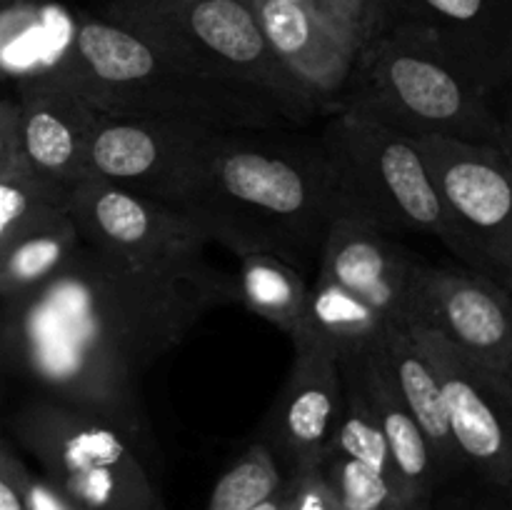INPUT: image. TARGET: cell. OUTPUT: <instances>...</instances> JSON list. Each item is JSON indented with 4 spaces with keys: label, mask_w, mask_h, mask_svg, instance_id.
I'll list each match as a JSON object with an SVG mask.
<instances>
[{
    "label": "cell",
    "mask_w": 512,
    "mask_h": 510,
    "mask_svg": "<svg viewBox=\"0 0 512 510\" xmlns=\"http://www.w3.org/2000/svg\"><path fill=\"white\" fill-rule=\"evenodd\" d=\"M268 443H253L215 483L205 510H250L283 485Z\"/></svg>",
    "instance_id": "7402d4cb"
},
{
    "label": "cell",
    "mask_w": 512,
    "mask_h": 510,
    "mask_svg": "<svg viewBox=\"0 0 512 510\" xmlns=\"http://www.w3.org/2000/svg\"><path fill=\"white\" fill-rule=\"evenodd\" d=\"M408 325L438 375L450 433L465 465L493 490H512V380L435 330Z\"/></svg>",
    "instance_id": "7c38bea8"
},
{
    "label": "cell",
    "mask_w": 512,
    "mask_h": 510,
    "mask_svg": "<svg viewBox=\"0 0 512 510\" xmlns=\"http://www.w3.org/2000/svg\"><path fill=\"white\" fill-rule=\"evenodd\" d=\"M38 3H48V0H0V13L10 8H18V5H38Z\"/></svg>",
    "instance_id": "e575fe53"
},
{
    "label": "cell",
    "mask_w": 512,
    "mask_h": 510,
    "mask_svg": "<svg viewBox=\"0 0 512 510\" xmlns=\"http://www.w3.org/2000/svg\"><path fill=\"white\" fill-rule=\"evenodd\" d=\"M68 210V195L33 175L23 160L0 170V250L48 210Z\"/></svg>",
    "instance_id": "603a6c76"
},
{
    "label": "cell",
    "mask_w": 512,
    "mask_h": 510,
    "mask_svg": "<svg viewBox=\"0 0 512 510\" xmlns=\"http://www.w3.org/2000/svg\"><path fill=\"white\" fill-rule=\"evenodd\" d=\"M235 288L213 268L143 270L80 243L45 288L15 303L10 343L53 400L143 435L140 375Z\"/></svg>",
    "instance_id": "6da1fadb"
},
{
    "label": "cell",
    "mask_w": 512,
    "mask_h": 510,
    "mask_svg": "<svg viewBox=\"0 0 512 510\" xmlns=\"http://www.w3.org/2000/svg\"><path fill=\"white\" fill-rule=\"evenodd\" d=\"M438 510H475V503H473V500L455 498V500H448V503L440 505Z\"/></svg>",
    "instance_id": "836d02e7"
},
{
    "label": "cell",
    "mask_w": 512,
    "mask_h": 510,
    "mask_svg": "<svg viewBox=\"0 0 512 510\" xmlns=\"http://www.w3.org/2000/svg\"><path fill=\"white\" fill-rule=\"evenodd\" d=\"M350 360L358 368L360 383H363L375 418H378L390 465H393L400 510H433L435 488L443 480L435 468L433 450H430L423 430L400 400L393 380L388 378L373 348Z\"/></svg>",
    "instance_id": "ac0fdd59"
},
{
    "label": "cell",
    "mask_w": 512,
    "mask_h": 510,
    "mask_svg": "<svg viewBox=\"0 0 512 510\" xmlns=\"http://www.w3.org/2000/svg\"><path fill=\"white\" fill-rule=\"evenodd\" d=\"M223 128L168 115L100 113L85 173L175 208Z\"/></svg>",
    "instance_id": "9c48e42d"
},
{
    "label": "cell",
    "mask_w": 512,
    "mask_h": 510,
    "mask_svg": "<svg viewBox=\"0 0 512 510\" xmlns=\"http://www.w3.org/2000/svg\"><path fill=\"white\" fill-rule=\"evenodd\" d=\"M383 28L433 45L493 98L512 73V0H388Z\"/></svg>",
    "instance_id": "5bb4252c"
},
{
    "label": "cell",
    "mask_w": 512,
    "mask_h": 510,
    "mask_svg": "<svg viewBox=\"0 0 512 510\" xmlns=\"http://www.w3.org/2000/svg\"><path fill=\"white\" fill-rule=\"evenodd\" d=\"M18 158V105L15 98H0V170Z\"/></svg>",
    "instance_id": "f1b7e54d"
},
{
    "label": "cell",
    "mask_w": 512,
    "mask_h": 510,
    "mask_svg": "<svg viewBox=\"0 0 512 510\" xmlns=\"http://www.w3.org/2000/svg\"><path fill=\"white\" fill-rule=\"evenodd\" d=\"M80 243L68 210L40 215L0 250V300L20 303L38 293L65 268Z\"/></svg>",
    "instance_id": "ffe728a7"
},
{
    "label": "cell",
    "mask_w": 512,
    "mask_h": 510,
    "mask_svg": "<svg viewBox=\"0 0 512 510\" xmlns=\"http://www.w3.org/2000/svg\"><path fill=\"white\" fill-rule=\"evenodd\" d=\"M318 465L343 510H400L388 475L365 460L325 448Z\"/></svg>",
    "instance_id": "cb8c5ba5"
},
{
    "label": "cell",
    "mask_w": 512,
    "mask_h": 510,
    "mask_svg": "<svg viewBox=\"0 0 512 510\" xmlns=\"http://www.w3.org/2000/svg\"><path fill=\"white\" fill-rule=\"evenodd\" d=\"M80 240L143 270L195 273L208 268L205 238L173 208L100 178H83L68 195Z\"/></svg>",
    "instance_id": "30bf717a"
},
{
    "label": "cell",
    "mask_w": 512,
    "mask_h": 510,
    "mask_svg": "<svg viewBox=\"0 0 512 510\" xmlns=\"http://www.w3.org/2000/svg\"><path fill=\"white\" fill-rule=\"evenodd\" d=\"M308 290L305 273L275 255L255 253L240 258L235 298L243 300L255 315L268 320L290 338L303 328Z\"/></svg>",
    "instance_id": "44dd1931"
},
{
    "label": "cell",
    "mask_w": 512,
    "mask_h": 510,
    "mask_svg": "<svg viewBox=\"0 0 512 510\" xmlns=\"http://www.w3.org/2000/svg\"><path fill=\"white\" fill-rule=\"evenodd\" d=\"M28 475L23 460L0 440V510H30Z\"/></svg>",
    "instance_id": "484cf974"
},
{
    "label": "cell",
    "mask_w": 512,
    "mask_h": 510,
    "mask_svg": "<svg viewBox=\"0 0 512 510\" xmlns=\"http://www.w3.org/2000/svg\"><path fill=\"white\" fill-rule=\"evenodd\" d=\"M370 348L375 350L378 360L383 363L385 373L393 380L400 400L415 423L423 430L430 450H433L435 468H438L440 480L453 478L460 470H465L463 455L455 445L453 433H450L448 413H445L443 390H440L438 375H435L433 363L418 340L413 338V330L408 323H395L383 330L378 340Z\"/></svg>",
    "instance_id": "d6986e66"
},
{
    "label": "cell",
    "mask_w": 512,
    "mask_h": 510,
    "mask_svg": "<svg viewBox=\"0 0 512 510\" xmlns=\"http://www.w3.org/2000/svg\"><path fill=\"white\" fill-rule=\"evenodd\" d=\"M420 260L360 215H340L320 250L303 328L335 360L358 358L388 325L408 323L410 285Z\"/></svg>",
    "instance_id": "52a82bcc"
},
{
    "label": "cell",
    "mask_w": 512,
    "mask_h": 510,
    "mask_svg": "<svg viewBox=\"0 0 512 510\" xmlns=\"http://www.w3.org/2000/svg\"><path fill=\"white\" fill-rule=\"evenodd\" d=\"M408 323L435 330L512 380V300L495 278L420 260L410 285Z\"/></svg>",
    "instance_id": "4fadbf2b"
},
{
    "label": "cell",
    "mask_w": 512,
    "mask_h": 510,
    "mask_svg": "<svg viewBox=\"0 0 512 510\" xmlns=\"http://www.w3.org/2000/svg\"><path fill=\"white\" fill-rule=\"evenodd\" d=\"M293 345V368L270 410V440L290 470L320 463L345 400L338 360L308 338Z\"/></svg>",
    "instance_id": "2e32d148"
},
{
    "label": "cell",
    "mask_w": 512,
    "mask_h": 510,
    "mask_svg": "<svg viewBox=\"0 0 512 510\" xmlns=\"http://www.w3.org/2000/svg\"><path fill=\"white\" fill-rule=\"evenodd\" d=\"M145 3H163V5H188V3H203V0H145Z\"/></svg>",
    "instance_id": "d590c367"
},
{
    "label": "cell",
    "mask_w": 512,
    "mask_h": 510,
    "mask_svg": "<svg viewBox=\"0 0 512 510\" xmlns=\"http://www.w3.org/2000/svg\"><path fill=\"white\" fill-rule=\"evenodd\" d=\"M205 243L275 255L308 275L330 225L353 213L318 143L280 130H220L175 205Z\"/></svg>",
    "instance_id": "7a4b0ae2"
},
{
    "label": "cell",
    "mask_w": 512,
    "mask_h": 510,
    "mask_svg": "<svg viewBox=\"0 0 512 510\" xmlns=\"http://www.w3.org/2000/svg\"><path fill=\"white\" fill-rule=\"evenodd\" d=\"M273 53L338 110L360 43L290 0H248Z\"/></svg>",
    "instance_id": "e0dca14e"
},
{
    "label": "cell",
    "mask_w": 512,
    "mask_h": 510,
    "mask_svg": "<svg viewBox=\"0 0 512 510\" xmlns=\"http://www.w3.org/2000/svg\"><path fill=\"white\" fill-rule=\"evenodd\" d=\"M508 88H510V103H508V110H505V115H500V123H503V153L508 155L510 165H512V73H510V80H508Z\"/></svg>",
    "instance_id": "1f68e13d"
},
{
    "label": "cell",
    "mask_w": 512,
    "mask_h": 510,
    "mask_svg": "<svg viewBox=\"0 0 512 510\" xmlns=\"http://www.w3.org/2000/svg\"><path fill=\"white\" fill-rule=\"evenodd\" d=\"M20 443L63 495L85 510H165L133 448L110 420L60 400H38L15 420Z\"/></svg>",
    "instance_id": "ba28073f"
},
{
    "label": "cell",
    "mask_w": 512,
    "mask_h": 510,
    "mask_svg": "<svg viewBox=\"0 0 512 510\" xmlns=\"http://www.w3.org/2000/svg\"><path fill=\"white\" fill-rule=\"evenodd\" d=\"M50 65L100 113L168 115L223 130H280L290 123L265 95L190 73L103 15L80 13Z\"/></svg>",
    "instance_id": "3957f363"
},
{
    "label": "cell",
    "mask_w": 512,
    "mask_h": 510,
    "mask_svg": "<svg viewBox=\"0 0 512 510\" xmlns=\"http://www.w3.org/2000/svg\"><path fill=\"white\" fill-rule=\"evenodd\" d=\"M283 488L285 510H343L320 465L290 470Z\"/></svg>",
    "instance_id": "d4e9b609"
},
{
    "label": "cell",
    "mask_w": 512,
    "mask_h": 510,
    "mask_svg": "<svg viewBox=\"0 0 512 510\" xmlns=\"http://www.w3.org/2000/svg\"><path fill=\"white\" fill-rule=\"evenodd\" d=\"M453 223L478 250L490 278H512V165L498 145L415 138Z\"/></svg>",
    "instance_id": "8fae6325"
},
{
    "label": "cell",
    "mask_w": 512,
    "mask_h": 510,
    "mask_svg": "<svg viewBox=\"0 0 512 510\" xmlns=\"http://www.w3.org/2000/svg\"><path fill=\"white\" fill-rule=\"evenodd\" d=\"M283 483H285V480H283ZM250 510H285V488H283V485H280L278 493H273L270 498L260 500V503L253 505Z\"/></svg>",
    "instance_id": "d6a6232c"
},
{
    "label": "cell",
    "mask_w": 512,
    "mask_h": 510,
    "mask_svg": "<svg viewBox=\"0 0 512 510\" xmlns=\"http://www.w3.org/2000/svg\"><path fill=\"white\" fill-rule=\"evenodd\" d=\"M490 95L405 28H383L358 50L338 108L358 110L408 138L503 145ZM503 150V148H500Z\"/></svg>",
    "instance_id": "5b68a950"
},
{
    "label": "cell",
    "mask_w": 512,
    "mask_h": 510,
    "mask_svg": "<svg viewBox=\"0 0 512 510\" xmlns=\"http://www.w3.org/2000/svg\"><path fill=\"white\" fill-rule=\"evenodd\" d=\"M345 5L353 13V20L358 25V33L363 43L383 30L385 13H388V0H345Z\"/></svg>",
    "instance_id": "f546056e"
},
{
    "label": "cell",
    "mask_w": 512,
    "mask_h": 510,
    "mask_svg": "<svg viewBox=\"0 0 512 510\" xmlns=\"http://www.w3.org/2000/svg\"><path fill=\"white\" fill-rule=\"evenodd\" d=\"M28 508L30 510H85L60 493L43 475H28Z\"/></svg>",
    "instance_id": "83f0119b"
},
{
    "label": "cell",
    "mask_w": 512,
    "mask_h": 510,
    "mask_svg": "<svg viewBox=\"0 0 512 510\" xmlns=\"http://www.w3.org/2000/svg\"><path fill=\"white\" fill-rule=\"evenodd\" d=\"M290 3L310 10V13L318 15L320 20L333 25L335 30H340V33L345 35H353V38L363 45V40H360V33H358V25H355L353 13H350V8L345 5V0H290Z\"/></svg>",
    "instance_id": "4316f807"
},
{
    "label": "cell",
    "mask_w": 512,
    "mask_h": 510,
    "mask_svg": "<svg viewBox=\"0 0 512 510\" xmlns=\"http://www.w3.org/2000/svg\"><path fill=\"white\" fill-rule=\"evenodd\" d=\"M100 15L148 40L190 73L265 95L290 123H308L335 110L273 53L248 0L188 5L108 0Z\"/></svg>",
    "instance_id": "277c9868"
},
{
    "label": "cell",
    "mask_w": 512,
    "mask_h": 510,
    "mask_svg": "<svg viewBox=\"0 0 512 510\" xmlns=\"http://www.w3.org/2000/svg\"><path fill=\"white\" fill-rule=\"evenodd\" d=\"M18 155L33 175L58 193L88 178L85 150L98 108L53 65L18 78Z\"/></svg>",
    "instance_id": "9a60e30c"
},
{
    "label": "cell",
    "mask_w": 512,
    "mask_h": 510,
    "mask_svg": "<svg viewBox=\"0 0 512 510\" xmlns=\"http://www.w3.org/2000/svg\"><path fill=\"white\" fill-rule=\"evenodd\" d=\"M315 143L355 215L390 235L403 230L433 235L470 270L488 275L478 250L445 210L413 138L358 110L338 108Z\"/></svg>",
    "instance_id": "8992f818"
},
{
    "label": "cell",
    "mask_w": 512,
    "mask_h": 510,
    "mask_svg": "<svg viewBox=\"0 0 512 510\" xmlns=\"http://www.w3.org/2000/svg\"><path fill=\"white\" fill-rule=\"evenodd\" d=\"M475 510H512V490H495L490 498L478 500Z\"/></svg>",
    "instance_id": "4dcf8cb0"
}]
</instances>
